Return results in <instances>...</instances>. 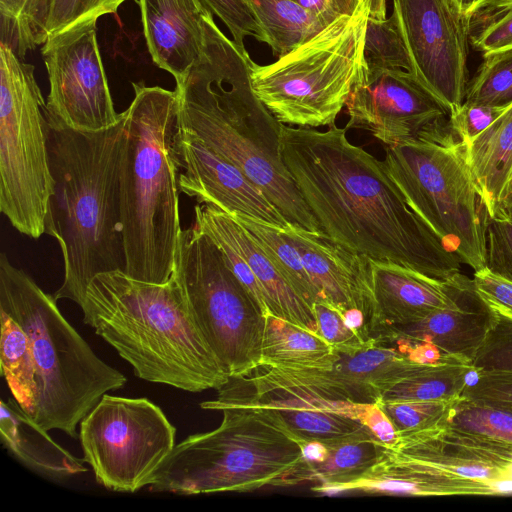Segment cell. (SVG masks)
<instances>
[{"label": "cell", "instance_id": "1", "mask_svg": "<svg viewBox=\"0 0 512 512\" xmlns=\"http://www.w3.org/2000/svg\"><path fill=\"white\" fill-rule=\"evenodd\" d=\"M346 128L282 124L280 152L322 231L361 257L446 281L461 261L408 205L383 161L352 144Z\"/></svg>", "mask_w": 512, "mask_h": 512}, {"label": "cell", "instance_id": "2", "mask_svg": "<svg viewBox=\"0 0 512 512\" xmlns=\"http://www.w3.org/2000/svg\"><path fill=\"white\" fill-rule=\"evenodd\" d=\"M213 15L207 6L200 57L176 83L178 126L240 169L290 223L321 231L283 162L282 124L252 89V59L220 30Z\"/></svg>", "mask_w": 512, "mask_h": 512}, {"label": "cell", "instance_id": "3", "mask_svg": "<svg viewBox=\"0 0 512 512\" xmlns=\"http://www.w3.org/2000/svg\"><path fill=\"white\" fill-rule=\"evenodd\" d=\"M125 112L99 131L49 125L48 148L54 193L45 233L58 241L64 279L53 295L77 305L92 279L125 271L119 168Z\"/></svg>", "mask_w": 512, "mask_h": 512}, {"label": "cell", "instance_id": "4", "mask_svg": "<svg viewBox=\"0 0 512 512\" xmlns=\"http://www.w3.org/2000/svg\"><path fill=\"white\" fill-rule=\"evenodd\" d=\"M78 306L83 322L142 380L193 393L217 390L229 380L173 275L159 284L121 270L100 273Z\"/></svg>", "mask_w": 512, "mask_h": 512}, {"label": "cell", "instance_id": "5", "mask_svg": "<svg viewBox=\"0 0 512 512\" xmlns=\"http://www.w3.org/2000/svg\"><path fill=\"white\" fill-rule=\"evenodd\" d=\"M132 86L119 168L124 272L161 284L173 274L182 231L174 150L178 93L143 82Z\"/></svg>", "mask_w": 512, "mask_h": 512}, {"label": "cell", "instance_id": "6", "mask_svg": "<svg viewBox=\"0 0 512 512\" xmlns=\"http://www.w3.org/2000/svg\"><path fill=\"white\" fill-rule=\"evenodd\" d=\"M204 410L222 411L220 425L175 445L148 481L151 492L196 495L281 486L302 460L301 440L271 410L221 386Z\"/></svg>", "mask_w": 512, "mask_h": 512}, {"label": "cell", "instance_id": "7", "mask_svg": "<svg viewBox=\"0 0 512 512\" xmlns=\"http://www.w3.org/2000/svg\"><path fill=\"white\" fill-rule=\"evenodd\" d=\"M0 310L26 333L38 396L31 418L43 429L77 438V426L110 391L122 388L123 373L100 359L44 292L5 253L0 255Z\"/></svg>", "mask_w": 512, "mask_h": 512}, {"label": "cell", "instance_id": "8", "mask_svg": "<svg viewBox=\"0 0 512 512\" xmlns=\"http://www.w3.org/2000/svg\"><path fill=\"white\" fill-rule=\"evenodd\" d=\"M370 11L371 1L360 0L275 62L251 61L252 89L281 124L318 128L335 123L364 64Z\"/></svg>", "mask_w": 512, "mask_h": 512}, {"label": "cell", "instance_id": "9", "mask_svg": "<svg viewBox=\"0 0 512 512\" xmlns=\"http://www.w3.org/2000/svg\"><path fill=\"white\" fill-rule=\"evenodd\" d=\"M383 164L408 205L461 263L485 268L488 213L449 118L417 139L385 146Z\"/></svg>", "mask_w": 512, "mask_h": 512}, {"label": "cell", "instance_id": "10", "mask_svg": "<svg viewBox=\"0 0 512 512\" xmlns=\"http://www.w3.org/2000/svg\"><path fill=\"white\" fill-rule=\"evenodd\" d=\"M45 105L34 66L1 43L0 211L32 239L45 233L54 193Z\"/></svg>", "mask_w": 512, "mask_h": 512}, {"label": "cell", "instance_id": "11", "mask_svg": "<svg viewBox=\"0 0 512 512\" xmlns=\"http://www.w3.org/2000/svg\"><path fill=\"white\" fill-rule=\"evenodd\" d=\"M172 275L227 375L243 376L258 367L265 315L218 246L194 224L180 233Z\"/></svg>", "mask_w": 512, "mask_h": 512}, {"label": "cell", "instance_id": "12", "mask_svg": "<svg viewBox=\"0 0 512 512\" xmlns=\"http://www.w3.org/2000/svg\"><path fill=\"white\" fill-rule=\"evenodd\" d=\"M176 429L147 398L105 394L80 422L83 460L96 481L114 492L134 493L175 447Z\"/></svg>", "mask_w": 512, "mask_h": 512}, {"label": "cell", "instance_id": "13", "mask_svg": "<svg viewBox=\"0 0 512 512\" xmlns=\"http://www.w3.org/2000/svg\"><path fill=\"white\" fill-rule=\"evenodd\" d=\"M97 20L50 36L41 49L50 90L45 116L51 126L99 131L116 125L114 108L96 35Z\"/></svg>", "mask_w": 512, "mask_h": 512}, {"label": "cell", "instance_id": "14", "mask_svg": "<svg viewBox=\"0 0 512 512\" xmlns=\"http://www.w3.org/2000/svg\"><path fill=\"white\" fill-rule=\"evenodd\" d=\"M412 75L449 111L465 99L470 17L454 0H392Z\"/></svg>", "mask_w": 512, "mask_h": 512}, {"label": "cell", "instance_id": "15", "mask_svg": "<svg viewBox=\"0 0 512 512\" xmlns=\"http://www.w3.org/2000/svg\"><path fill=\"white\" fill-rule=\"evenodd\" d=\"M346 129L369 131L386 147L417 139L449 118L447 108L403 69L361 68L346 102Z\"/></svg>", "mask_w": 512, "mask_h": 512}, {"label": "cell", "instance_id": "16", "mask_svg": "<svg viewBox=\"0 0 512 512\" xmlns=\"http://www.w3.org/2000/svg\"><path fill=\"white\" fill-rule=\"evenodd\" d=\"M194 212L193 224L218 246L263 315L271 314L318 333L312 307L290 286L245 228L209 204H197Z\"/></svg>", "mask_w": 512, "mask_h": 512}, {"label": "cell", "instance_id": "17", "mask_svg": "<svg viewBox=\"0 0 512 512\" xmlns=\"http://www.w3.org/2000/svg\"><path fill=\"white\" fill-rule=\"evenodd\" d=\"M258 406L274 412L301 440L327 442L367 429L366 404L337 400L307 385L277 376L260 365L223 385Z\"/></svg>", "mask_w": 512, "mask_h": 512}, {"label": "cell", "instance_id": "18", "mask_svg": "<svg viewBox=\"0 0 512 512\" xmlns=\"http://www.w3.org/2000/svg\"><path fill=\"white\" fill-rule=\"evenodd\" d=\"M378 459L413 469L483 482L499 480L512 459V443L443 426L398 433L391 444L379 441Z\"/></svg>", "mask_w": 512, "mask_h": 512}, {"label": "cell", "instance_id": "19", "mask_svg": "<svg viewBox=\"0 0 512 512\" xmlns=\"http://www.w3.org/2000/svg\"><path fill=\"white\" fill-rule=\"evenodd\" d=\"M174 150L182 170L179 190L198 204H209L228 215H246L280 228L292 224L240 169L178 125Z\"/></svg>", "mask_w": 512, "mask_h": 512}, {"label": "cell", "instance_id": "20", "mask_svg": "<svg viewBox=\"0 0 512 512\" xmlns=\"http://www.w3.org/2000/svg\"><path fill=\"white\" fill-rule=\"evenodd\" d=\"M334 349L336 355L329 363L314 368L263 366L331 398L370 404L380 401L383 393L417 364L373 337L360 346Z\"/></svg>", "mask_w": 512, "mask_h": 512}, {"label": "cell", "instance_id": "21", "mask_svg": "<svg viewBox=\"0 0 512 512\" xmlns=\"http://www.w3.org/2000/svg\"><path fill=\"white\" fill-rule=\"evenodd\" d=\"M452 301L423 319L381 329L373 338L384 344L394 341L430 342L442 352L473 361L496 316L477 294L472 279L461 272L451 278Z\"/></svg>", "mask_w": 512, "mask_h": 512}, {"label": "cell", "instance_id": "22", "mask_svg": "<svg viewBox=\"0 0 512 512\" xmlns=\"http://www.w3.org/2000/svg\"><path fill=\"white\" fill-rule=\"evenodd\" d=\"M282 229L298 252L320 300L342 312L359 308L369 324L372 293L368 259L338 245L323 231H309L296 224Z\"/></svg>", "mask_w": 512, "mask_h": 512}, {"label": "cell", "instance_id": "23", "mask_svg": "<svg viewBox=\"0 0 512 512\" xmlns=\"http://www.w3.org/2000/svg\"><path fill=\"white\" fill-rule=\"evenodd\" d=\"M372 293L370 337L381 329L419 321L452 301L451 278L438 280L391 262L368 259Z\"/></svg>", "mask_w": 512, "mask_h": 512}, {"label": "cell", "instance_id": "24", "mask_svg": "<svg viewBox=\"0 0 512 512\" xmlns=\"http://www.w3.org/2000/svg\"><path fill=\"white\" fill-rule=\"evenodd\" d=\"M143 34L156 66L180 82L204 44L203 0H137Z\"/></svg>", "mask_w": 512, "mask_h": 512}, {"label": "cell", "instance_id": "25", "mask_svg": "<svg viewBox=\"0 0 512 512\" xmlns=\"http://www.w3.org/2000/svg\"><path fill=\"white\" fill-rule=\"evenodd\" d=\"M311 491L325 495L346 492L409 496L493 495L489 482L440 475L380 459L351 481L315 484Z\"/></svg>", "mask_w": 512, "mask_h": 512}, {"label": "cell", "instance_id": "26", "mask_svg": "<svg viewBox=\"0 0 512 512\" xmlns=\"http://www.w3.org/2000/svg\"><path fill=\"white\" fill-rule=\"evenodd\" d=\"M0 433L9 453L45 478L63 481L87 471L85 461L56 443L14 398L0 401Z\"/></svg>", "mask_w": 512, "mask_h": 512}, {"label": "cell", "instance_id": "27", "mask_svg": "<svg viewBox=\"0 0 512 512\" xmlns=\"http://www.w3.org/2000/svg\"><path fill=\"white\" fill-rule=\"evenodd\" d=\"M465 147L488 216L505 211L512 190V105Z\"/></svg>", "mask_w": 512, "mask_h": 512}, {"label": "cell", "instance_id": "28", "mask_svg": "<svg viewBox=\"0 0 512 512\" xmlns=\"http://www.w3.org/2000/svg\"><path fill=\"white\" fill-rule=\"evenodd\" d=\"M323 443L328 449L325 460L319 463L302 460L283 479L281 487L306 482H348L364 474L375 464L379 455V441L368 429Z\"/></svg>", "mask_w": 512, "mask_h": 512}, {"label": "cell", "instance_id": "29", "mask_svg": "<svg viewBox=\"0 0 512 512\" xmlns=\"http://www.w3.org/2000/svg\"><path fill=\"white\" fill-rule=\"evenodd\" d=\"M335 354L334 347L320 334L265 315L260 365L313 368L327 364Z\"/></svg>", "mask_w": 512, "mask_h": 512}, {"label": "cell", "instance_id": "30", "mask_svg": "<svg viewBox=\"0 0 512 512\" xmlns=\"http://www.w3.org/2000/svg\"><path fill=\"white\" fill-rule=\"evenodd\" d=\"M474 372L466 360L416 364L383 393L380 401L454 399L463 394Z\"/></svg>", "mask_w": 512, "mask_h": 512}, {"label": "cell", "instance_id": "31", "mask_svg": "<svg viewBox=\"0 0 512 512\" xmlns=\"http://www.w3.org/2000/svg\"><path fill=\"white\" fill-rule=\"evenodd\" d=\"M261 25L272 53L281 57L325 25L294 0H244Z\"/></svg>", "mask_w": 512, "mask_h": 512}, {"label": "cell", "instance_id": "32", "mask_svg": "<svg viewBox=\"0 0 512 512\" xmlns=\"http://www.w3.org/2000/svg\"><path fill=\"white\" fill-rule=\"evenodd\" d=\"M0 326L1 374L15 401L31 417L37 403L38 387L29 339L20 325L1 310Z\"/></svg>", "mask_w": 512, "mask_h": 512}, {"label": "cell", "instance_id": "33", "mask_svg": "<svg viewBox=\"0 0 512 512\" xmlns=\"http://www.w3.org/2000/svg\"><path fill=\"white\" fill-rule=\"evenodd\" d=\"M256 240L290 286L312 307L320 295L283 229L246 215H230Z\"/></svg>", "mask_w": 512, "mask_h": 512}, {"label": "cell", "instance_id": "34", "mask_svg": "<svg viewBox=\"0 0 512 512\" xmlns=\"http://www.w3.org/2000/svg\"><path fill=\"white\" fill-rule=\"evenodd\" d=\"M438 426L512 443V412L461 395L455 398Z\"/></svg>", "mask_w": 512, "mask_h": 512}, {"label": "cell", "instance_id": "35", "mask_svg": "<svg viewBox=\"0 0 512 512\" xmlns=\"http://www.w3.org/2000/svg\"><path fill=\"white\" fill-rule=\"evenodd\" d=\"M48 0H0L1 43L20 58L43 44Z\"/></svg>", "mask_w": 512, "mask_h": 512}, {"label": "cell", "instance_id": "36", "mask_svg": "<svg viewBox=\"0 0 512 512\" xmlns=\"http://www.w3.org/2000/svg\"><path fill=\"white\" fill-rule=\"evenodd\" d=\"M464 102L484 105L512 103V47L483 54L467 85Z\"/></svg>", "mask_w": 512, "mask_h": 512}, {"label": "cell", "instance_id": "37", "mask_svg": "<svg viewBox=\"0 0 512 512\" xmlns=\"http://www.w3.org/2000/svg\"><path fill=\"white\" fill-rule=\"evenodd\" d=\"M363 55L368 69H403L412 73L410 57L393 15L385 19L369 17Z\"/></svg>", "mask_w": 512, "mask_h": 512}, {"label": "cell", "instance_id": "38", "mask_svg": "<svg viewBox=\"0 0 512 512\" xmlns=\"http://www.w3.org/2000/svg\"><path fill=\"white\" fill-rule=\"evenodd\" d=\"M470 44L482 54L512 47V0H488L471 16Z\"/></svg>", "mask_w": 512, "mask_h": 512}, {"label": "cell", "instance_id": "39", "mask_svg": "<svg viewBox=\"0 0 512 512\" xmlns=\"http://www.w3.org/2000/svg\"><path fill=\"white\" fill-rule=\"evenodd\" d=\"M127 0H48L43 44L50 37L75 25L116 15Z\"/></svg>", "mask_w": 512, "mask_h": 512}, {"label": "cell", "instance_id": "40", "mask_svg": "<svg viewBox=\"0 0 512 512\" xmlns=\"http://www.w3.org/2000/svg\"><path fill=\"white\" fill-rule=\"evenodd\" d=\"M454 399L378 402L398 433H407L437 427Z\"/></svg>", "mask_w": 512, "mask_h": 512}, {"label": "cell", "instance_id": "41", "mask_svg": "<svg viewBox=\"0 0 512 512\" xmlns=\"http://www.w3.org/2000/svg\"><path fill=\"white\" fill-rule=\"evenodd\" d=\"M496 312V311H495ZM472 366L478 371L512 372V319L496 312Z\"/></svg>", "mask_w": 512, "mask_h": 512}, {"label": "cell", "instance_id": "42", "mask_svg": "<svg viewBox=\"0 0 512 512\" xmlns=\"http://www.w3.org/2000/svg\"><path fill=\"white\" fill-rule=\"evenodd\" d=\"M485 249L486 267L512 281V214L501 211L487 217Z\"/></svg>", "mask_w": 512, "mask_h": 512}, {"label": "cell", "instance_id": "43", "mask_svg": "<svg viewBox=\"0 0 512 512\" xmlns=\"http://www.w3.org/2000/svg\"><path fill=\"white\" fill-rule=\"evenodd\" d=\"M227 27L233 42L245 51L244 40L250 36L267 44V37L244 0H203Z\"/></svg>", "mask_w": 512, "mask_h": 512}, {"label": "cell", "instance_id": "44", "mask_svg": "<svg viewBox=\"0 0 512 512\" xmlns=\"http://www.w3.org/2000/svg\"><path fill=\"white\" fill-rule=\"evenodd\" d=\"M511 105L512 103L496 106L463 102L449 113L451 129L464 144H467L497 120Z\"/></svg>", "mask_w": 512, "mask_h": 512}, {"label": "cell", "instance_id": "45", "mask_svg": "<svg viewBox=\"0 0 512 512\" xmlns=\"http://www.w3.org/2000/svg\"><path fill=\"white\" fill-rule=\"evenodd\" d=\"M462 395L512 412V372L475 369Z\"/></svg>", "mask_w": 512, "mask_h": 512}, {"label": "cell", "instance_id": "46", "mask_svg": "<svg viewBox=\"0 0 512 512\" xmlns=\"http://www.w3.org/2000/svg\"><path fill=\"white\" fill-rule=\"evenodd\" d=\"M318 333L334 348L346 349L364 344L363 338L345 323L340 309L325 300H318L313 306Z\"/></svg>", "mask_w": 512, "mask_h": 512}, {"label": "cell", "instance_id": "47", "mask_svg": "<svg viewBox=\"0 0 512 512\" xmlns=\"http://www.w3.org/2000/svg\"><path fill=\"white\" fill-rule=\"evenodd\" d=\"M472 281L477 294L490 308L512 319V281L487 267L474 271Z\"/></svg>", "mask_w": 512, "mask_h": 512}, {"label": "cell", "instance_id": "48", "mask_svg": "<svg viewBox=\"0 0 512 512\" xmlns=\"http://www.w3.org/2000/svg\"><path fill=\"white\" fill-rule=\"evenodd\" d=\"M362 424L383 444H391L398 438V431L379 402L366 404Z\"/></svg>", "mask_w": 512, "mask_h": 512}, {"label": "cell", "instance_id": "49", "mask_svg": "<svg viewBox=\"0 0 512 512\" xmlns=\"http://www.w3.org/2000/svg\"><path fill=\"white\" fill-rule=\"evenodd\" d=\"M306 10L316 16L323 25H327L339 15L350 12L339 0H297Z\"/></svg>", "mask_w": 512, "mask_h": 512}, {"label": "cell", "instance_id": "50", "mask_svg": "<svg viewBox=\"0 0 512 512\" xmlns=\"http://www.w3.org/2000/svg\"><path fill=\"white\" fill-rule=\"evenodd\" d=\"M301 448L303 461L307 463L322 462L328 455L327 446L321 441H304Z\"/></svg>", "mask_w": 512, "mask_h": 512}, {"label": "cell", "instance_id": "51", "mask_svg": "<svg viewBox=\"0 0 512 512\" xmlns=\"http://www.w3.org/2000/svg\"><path fill=\"white\" fill-rule=\"evenodd\" d=\"M490 484L493 495L512 494V459L504 468L499 480Z\"/></svg>", "mask_w": 512, "mask_h": 512}, {"label": "cell", "instance_id": "52", "mask_svg": "<svg viewBox=\"0 0 512 512\" xmlns=\"http://www.w3.org/2000/svg\"><path fill=\"white\" fill-rule=\"evenodd\" d=\"M460 11L471 18V16L488 0H454Z\"/></svg>", "mask_w": 512, "mask_h": 512}, {"label": "cell", "instance_id": "53", "mask_svg": "<svg viewBox=\"0 0 512 512\" xmlns=\"http://www.w3.org/2000/svg\"><path fill=\"white\" fill-rule=\"evenodd\" d=\"M505 211L508 213L512 212V190Z\"/></svg>", "mask_w": 512, "mask_h": 512}, {"label": "cell", "instance_id": "54", "mask_svg": "<svg viewBox=\"0 0 512 512\" xmlns=\"http://www.w3.org/2000/svg\"><path fill=\"white\" fill-rule=\"evenodd\" d=\"M508 213V212H507ZM510 214H512V212H510Z\"/></svg>", "mask_w": 512, "mask_h": 512}, {"label": "cell", "instance_id": "55", "mask_svg": "<svg viewBox=\"0 0 512 512\" xmlns=\"http://www.w3.org/2000/svg\"><path fill=\"white\" fill-rule=\"evenodd\" d=\"M294 1H297V0H294Z\"/></svg>", "mask_w": 512, "mask_h": 512}]
</instances>
